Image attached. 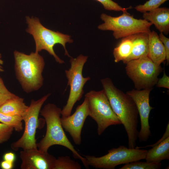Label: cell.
Instances as JSON below:
<instances>
[{
  "label": "cell",
  "mask_w": 169,
  "mask_h": 169,
  "mask_svg": "<svg viewBox=\"0 0 169 169\" xmlns=\"http://www.w3.org/2000/svg\"><path fill=\"white\" fill-rule=\"evenodd\" d=\"M101 83L113 111L126 131L129 148L136 146L139 132L138 111L133 99L117 88L109 78L101 80Z\"/></svg>",
  "instance_id": "1"
},
{
  "label": "cell",
  "mask_w": 169,
  "mask_h": 169,
  "mask_svg": "<svg viewBox=\"0 0 169 169\" xmlns=\"http://www.w3.org/2000/svg\"><path fill=\"white\" fill-rule=\"evenodd\" d=\"M61 109L55 105L48 103L40 111L46 124V131L44 137L37 146L38 149L48 152L49 148L54 145L64 146L70 150L74 158L80 160L86 168L89 167L86 159L75 150L70 141L62 126L61 116Z\"/></svg>",
  "instance_id": "2"
},
{
  "label": "cell",
  "mask_w": 169,
  "mask_h": 169,
  "mask_svg": "<svg viewBox=\"0 0 169 169\" xmlns=\"http://www.w3.org/2000/svg\"><path fill=\"white\" fill-rule=\"evenodd\" d=\"M14 56L16 75L23 90L29 93L39 90L43 84V57L35 52L28 55L17 51H14Z\"/></svg>",
  "instance_id": "3"
},
{
  "label": "cell",
  "mask_w": 169,
  "mask_h": 169,
  "mask_svg": "<svg viewBox=\"0 0 169 169\" xmlns=\"http://www.w3.org/2000/svg\"><path fill=\"white\" fill-rule=\"evenodd\" d=\"M26 20L28 25L26 31L33 37L35 43V52L38 53L43 50H46L53 56L57 62L62 64L64 62L56 55L53 48L55 44H59L64 49L65 55L71 57L65 47L66 43L73 42L70 36L48 29L43 26L37 18L27 16Z\"/></svg>",
  "instance_id": "4"
},
{
  "label": "cell",
  "mask_w": 169,
  "mask_h": 169,
  "mask_svg": "<svg viewBox=\"0 0 169 169\" xmlns=\"http://www.w3.org/2000/svg\"><path fill=\"white\" fill-rule=\"evenodd\" d=\"M85 97L87 100L89 116L97 123L98 135L100 136L109 126L121 124L103 89L91 90L85 94Z\"/></svg>",
  "instance_id": "5"
},
{
  "label": "cell",
  "mask_w": 169,
  "mask_h": 169,
  "mask_svg": "<svg viewBox=\"0 0 169 169\" xmlns=\"http://www.w3.org/2000/svg\"><path fill=\"white\" fill-rule=\"evenodd\" d=\"M100 18L104 23L99 25L98 28L113 31L114 37L117 39L140 33H148L152 25L144 19L134 18L128 13L123 12L121 15L115 17L102 13Z\"/></svg>",
  "instance_id": "6"
},
{
  "label": "cell",
  "mask_w": 169,
  "mask_h": 169,
  "mask_svg": "<svg viewBox=\"0 0 169 169\" xmlns=\"http://www.w3.org/2000/svg\"><path fill=\"white\" fill-rule=\"evenodd\" d=\"M147 150L127 148L120 146L108 151L106 155L100 157L83 155L89 166L97 169H114L120 165L139 161L145 159Z\"/></svg>",
  "instance_id": "7"
},
{
  "label": "cell",
  "mask_w": 169,
  "mask_h": 169,
  "mask_svg": "<svg viewBox=\"0 0 169 169\" xmlns=\"http://www.w3.org/2000/svg\"><path fill=\"white\" fill-rule=\"evenodd\" d=\"M88 58V56L82 54L74 58L70 57V67L65 70L68 80L67 85L69 86L70 90L67 103L61 110V117L71 115L74 105L82 96L85 84L90 79V77H84L82 74L83 67Z\"/></svg>",
  "instance_id": "8"
},
{
  "label": "cell",
  "mask_w": 169,
  "mask_h": 169,
  "mask_svg": "<svg viewBox=\"0 0 169 169\" xmlns=\"http://www.w3.org/2000/svg\"><path fill=\"white\" fill-rule=\"evenodd\" d=\"M126 64L127 74L138 90L152 89L162 70L160 65L154 63L147 56L131 60Z\"/></svg>",
  "instance_id": "9"
},
{
  "label": "cell",
  "mask_w": 169,
  "mask_h": 169,
  "mask_svg": "<svg viewBox=\"0 0 169 169\" xmlns=\"http://www.w3.org/2000/svg\"><path fill=\"white\" fill-rule=\"evenodd\" d=\"M48 94L36 100H32L30 105L23 114V120L25 124L24 131L21 137L11 145L14 151L38 148L35 135L38 124V117L42 106L50 95Z\"/></svg>",
  "instance_id": "10"
},
{
  "label": "cell",
  "mask_w": 169,
  "mask_h": 169,
  "mask_svg": "<svg viewBox=\"0 0 169 169\" xmlns=\"http://www.w3.org/2000/svg\"><path fill=\"white\" fill-rule=\"evenodd\" d=\"M152 89L142 90L133 89L126 92L133 100L136 106L140 117L141 128L138 138L140 141H146L151 133L149 124V118L150 111L153 108L150 104L149 96Z\"/></svg>",
  "instance_id": "11"
},
{
  "label": "cell",
  "mask_w": 169,
  "mask_h": 169,
  "mask_svg": "<svg viewBox=\"0 0 169 169\" xmlns=\"http://www.w3.org/2000/svg\"><path fill=\"white\" fill-rule=\"evenodd\" d=\"M88 116V101L85 97L82 104L77 106L72 115L61 118L64 129L69 133L76 145H79L81 143L82 130Z\"/></svg>",
  "instance_id": "12"
},
{
  "label": "cell",
  "mask_w": 169,
  "mask_h": 169,
  "mask_svg": "<svg viewBox=\"0 0 169 169\" xmlns=\"http://www.w3.org/2000/svg\"><path fill=\"white\" fill-rule=\"evenodd\" d=\"M22 169H54L56 158L38 148L23 150L20 152Z\"/></svg>",
  "instance_id": "13"
},
{
  "label": "cell",
  "mask_w": 169,
  "mask_h": 169,
  "mask_svg": "<svg viewBox=\"0 0 169 169\" xmlns=\"http://www.w3.org/2000/svg\"><path fill=\"white\" fill-rule=\"evenodd\" d=\"M142 17L154 25L160 33L167 35L169 33V9L158 8L143 13Z\"/></svg>",
  "instance_id": "14"
},
{
  "label": "cell",
  "mask_w": 169,
  "mask_h": 169,
  "mask_svg": "<svg viewBox=\"0 0 169 169\" xmlns=\"http://www.w3.org/2000/svg\"><path fill=\"white\" fill-rule=\"evenodd\" d=\"M148 53L147 56L156 64L160 65L166 59L164 45L157 33L154 31L148 33Z\"/></svg>",
  "instance_id": "15"
},
{
  "label": "cell",
  "mask_w": 169,
  "mask_h": 169,
  "mask_svg": "<svg viewBox=\"0 0 169 169\" xmlns=\"http://www.w3.org/2000/svg\"><path fill=\"white\" fill-rule=\"evenodd\" d=\"M148 53V33H140L135 34L132 51L129 56L123 61L126 64L131 60L142 56H147Z\"/></svg>",
  "instance_id": "16"
},
{
  "label": "cell",
  "mask_w": 169,
  "mask_h": 169,
  "mask_svg": "<svg viewBox=\"0 0 169 169\" xmlns=\"http://www.w3.org/2000/svg\"><path fill=\"white\" fill-rule=\"evenodd\" d=\"M147 150L145 159L147 162H161L169 159V136Z\"/></svg>",
  "instance_id": "17"
},
{
  "label": "cell",
  "mask_w": 169,
  "mask_h": 169,
  "mask_svg": "<svg viewBox=\"0 0 169 169\" xmlns=\"http://www.w3.org/2000/svg\"><path fill=\"white\" fill-rule=\"evenodd\" d=\"M28 107L23 99L16 95L0 107V112L7 115L22 116Z\"/></svg>",
  "instance_id": "18"
},
{
  "label": "cell",
  "mask_w": 169,
  "mask_h": 169,
  "mask_svg": "<svg viewBox=\"0 0 169 169\" xmlns=\"http://www.w3.org/2000/svg\"><path fill=\"white\" fill-rule=\"evenodd\" d=\"M135 34L121 38L120 42L114 49L113 54L115 62L123 61L130 54L132 49Z\"/></svg>",
  "instance_id": "19"
},
{
  "label": "cell",
  "mask_w": 169,
  "mask_h": 169,
  "mask_svg": "<svg viewBox=\"0 0 169 169\" xmlns=\"http://www.w3.org/2000/svg\"><path fill=\"white\" fill-rule=\"evenodd\" d=\"M23 120L22 116L7 115L0 112V122L12 127L17 131L23 130Z\"/></svg>",
  "instance_id": "20"
},
{
  "label": "cell",
  "mask_w": 169,
  "mask_h": 169,
  "mask_svg": "<svg viewBox=\"0 0 169 169\" xmlns=\"http://www.w3.org/2000/svg\"><path fill=\"white\" fill-rule=\"evenodd\" d=\"M80 164L68 156L59 157L55 161L54 169H80Z\"/></svg>",
  "instance_id": "21"
},
{
  "label": "cell",
  "mask_w": 169,
  "mask_h": 169,
  "mask_svg": "<svg viewBox=\"0 0 169 169\" xmlns=\"http://www.w3.org/2000/svg\"><path fill=\"white\" fill-rule=\"evenodd\" d=\"M161 162H143L137 161L125 164L119 169H159Z\"/></svg>",
  "instance_id": "22"
},
{
  "label": "cell",
  "mask_w": 169,
  "mask_h": 169,
  "mask_svg": "<svg viewBox=\"0 0 169 169\" xmlns=\"http://www.w3.org/2000/svg\"><path fill=\"white\" fill-rule=\"evenodd\" d=\"M168 0H149L143 4L136 6L135 9L137 11L142 13L149 11L159 7Z\"/></svg>",
  "instance_id": "23"
},
{
  "label": "cell",
  "mask_w": 169,
  "mask_h": 169,
  "mask_svg": "<svg viewBox=\"0 0 169 169\" xmlns=\"http://www.w3.org/2000/svg\"><path fill=\"white\" fill-rule=\"evenodd\" d=\"M96 0L100 2L105 9L108 10L122 11L123 12L128 13L127 10L132 8L131 6L127 8H123L118 5L117 3L112 0Z\"/></svg>",
  "instance_id": "24"
},
{
  "label": "cell",
  "mask_w": 169,
  "mask_h": 169,
  "mask_svg": "<svg viewBox=\"0 0 169 169\" xmlns=\"http://www.w3.org/2000/svg\"><path fill=\"white\" fill-rule=\"evenodd\" d=\"M13 128L2 123H0V143L8 141L10 138Z\"/></svg>",
  "instance_id": "25"
},
{
  "label": "cell",
  "mask_w": 169,
  "mask_h": 169,
  "mask_svg": "<svg viewBox=\"0 0 169 169\" xmlns=\"http://www.w3.org/2000/svg\"><path fill=\"white\" fill-rule=\"evenodd\" d=\"M159 37L162 43L166 53V59L167 60V64L169 63V38L166 37L162 33L159 34Z\"/></svg>",
  "instance_id": "26"
},
{
  "label": "cell",
  "mask_w": 169,
  "mask_h": 169,
  "mask_svg": "<svg viewBox=\"0 0 169 169\" xmlns=\"http://www.w3.org/2000/svg\"><path fill=\"white\" fill-rule=\"evenodd\" d=\"M158 87H163L169 89V77L165 72H164L163 76L158 80L156 84Z\"/></svg>",
  "instance_id": "27"
},
{
  "label": "cell",
  "mask_w": 169,
  "mask_h": 169,
  "mask_svg": "<svg viewBox=\"0 0 169 169\" xmlns=\"http://www.w3.org/2000/svg\"><path fill=\"white\" fill-rule=\"evenodd\" d=\"M169 136V122L167 125L166 127V130L165 133L163 135L162 137L158 141L156 142V143H154L152 145H147L146 146L143 147H138V146H136L135 148H136L140 149L141 148H146L147 147H152L154 146H155L156 145H157L164 140H165L166 138Z\"/></svg>",
  "instance_id": "28"
},
{
  "label": "cell",
  "mask_w": 169,
  "mask_h": 169,
  "mask_svg": "<svg viewBox=\"0 0 169 169\" xmlns=\"http://www.w3.org/2000/svg\"><path fill=\"white\" fill-rule=\"evenodd\" d=\"M16 96L12 93L9 94L0 93V107L8 100Z\"/></svg>",
  "instance_id": "29"
},
{
  "label": "cell",
  "mask_w": 169,
  "mask_h": 169,
  "mask_svg": "<svg viewBox=\"0 0 169 169\" xmlns=\"http://www.w3.org/2000/svg\"><path fill=\"white\" fill-rule=\"evenodd\" d=\"M4 160L14 163L16 159L15 154L13 152H8L5 153L3 156Z\"/></svg>",
  "instance_id": "30"
},
{
  "label": "cell",
  "mask_w": 169,
  "mask_h": 169,
  "mask_svg": "<svg viewBox=\"0 0 169 169\" xmlns=\"http://www.w3.org/2000/svg\"><path fill=\"white\" fill-rule=\"evenodd\" d=\"M13 162L3 160L1 162L0 165L3 169H12L13 167Z\"/></svg>",
  "instance_id": "31"
},
{
  "label": "cell",
  "mask_w": 169,
  "mask_h": 169,
  "mask_svg": "<svg viewBox=\"0 0 169 169\" xmlns=\"http://www.w3.org/2000/svg\"><path fill=\"white\" fill-rule=\"evenodd\" d=\"M0 93L5 94H9L11 92H10L5 86L3 81L0 77Z\"/></svg>",
  "instance_id": "32"
},
{
  "label": "cell",
  "mask_w": 169,
  "mask_h": 169,
  "mask_svg": "<svg viewBox=\"0 0 169 169\" xmlns=\"http://www.w3.org/2000/svg\"><path fill=\"white\" fill-rule=\"evenodd\" d=\"M2 55L1 54H0V72H3L4 71V70L1 66V65H3V61L2 59Z\"/></svg>",
  "instance_id": "33"
}]
</instances>
